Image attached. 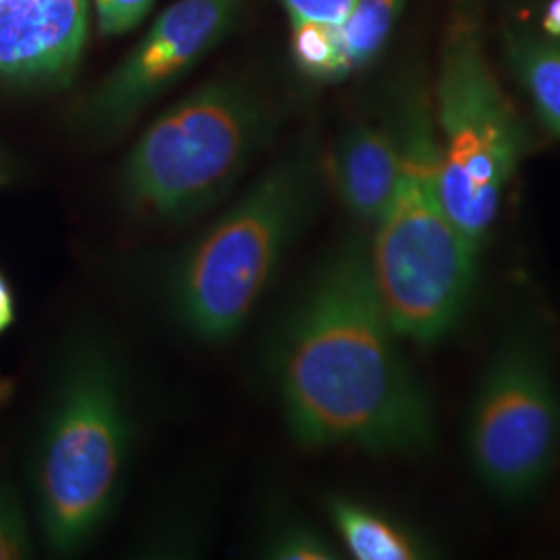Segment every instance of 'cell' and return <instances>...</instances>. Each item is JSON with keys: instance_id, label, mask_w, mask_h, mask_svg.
Returning a JSON list of instances; mask_svg holds the SVG:
<instances>
[{"instance_id": "1", "label": "cell", "mask_w": 560, "mask_h": 560, "mask_svg": "<svg viewBox=\"0 0 560 560\" xmlns=\"http://www.w3.org/2000/svg\"><path fill=\"white\" fill-rule=\"evenodd\" d=\"M368 264L342 241L280 320L270 374L293 441L418 457L436 441L432 402L399 347Z\"/></svg>"}, {"instance_id": "2", "label": "cell", "mask_w": 560, "mask_h": 560, "mask_svg": "<svg viewBox=\"0 0 560 560\" xmlns=\"http://www.w3.org/2000/svg\"><path fill=\"white\" fill-rule=\"evenodd\" d=\"M133 446L125 361L104 332L81 330L62 353L34 465L42 534L55 555L73 557L101 536L125 492Z\"/></svg>"}, {"instance_id": "3", "label": "cell", "mask_w": 560, "mask_h": 560, "mask_svg": "<svg viewBox=\"0 0 560 560\" xmlns=\"http://www.w3.org/2000/svg\"><path fill=\"white\" fill-rule=\"evenodd\" d=\"M316 206L307 152L272 166L166 270L164 301L183 332L203 345L235 339L275 284Z\"/></svg>"}, {"instance_id": "4", "label": "cell", "mask_w": 560, "mask_h": 560, "mask_svg": "<svg viewBox=\"0 0 560 560\" xmlns=\"http://www.w3.org/2000/svg\"><path fill=\"white\" fill-rule=\"evenodd\" d=\"M399 189L368 245L382 307L400 339L436 345L463 320L476 287L478 249L439 194L441 145L430 125L411 119L400 136Z\"/></svg>"}, {"instance_id": "5", "label": "cell", "mask_w": 560, "mask_h": 560, "mask_svg": "<svg viewBox=\"0 0 560 560\" xmlns=\"http://www.w3.org/2000/svg\"><path fill=\"white\" fill-rule=\"evenodd\" d=\"M258 90L212 81L162 113L131 148L120 198L143 224L177 226L222 200L275 133Z\"/></svg>"}, {"instance_id": "6", "label": "cell", "mask_w": 560, "mask_h": 560, "mask_svg": "<svg viewBox=\"0 0 560 560\" xmlns=\"http://www.w3.org/2000/svg\"><path fill=\"white\" fill-rule=\"evenodd\" d=\"M560 397L540 337L511 328L481 372L465 423L471 471L497 501H532L555 471Z\"/></svg>"}, {"instance_id": "7", "label": "cell", "mask_w": 560, "mask_h": 560, "mask_svg": "<svg viewBox=\"0 0 560 560\" xmlns=\"http://www.w3.org/2000/svg\"><path fill=\"white\" fill-rule=\"evenodd\" d=\"M439 120L442 206L451 221L481 245L497 221L504 187L520 164L525 133L467 32H459L444 52Z\"/></svg>"}, {"instance_id": "8", "label": "cell", "mask_w": 560, "mask_h": 560, "mask_svg": "<svg viewBox=\"0 0 560 560\" xmlns=\"http://www.w3.org/2000/svg\"><path fill=\"white\" fill-rule=\"evenodd\" d=\"M240 0H179L171 4L138 48L88 102L85 119L101 136H115L224 38Z\"/></svg>"}, {"instance_id": "9", "label": "cell", "mask_w": 560, "mask_h": 560, "mask_svg": "<svg viewBox=\"0 0 560 560\" xmlns=\"http://www.w3.org/2000/svg\"><path fill=\"white\" fill-rule=\"evenodd\" d=\"M85 36L88 0H0V80L67 78Z\"/></svg>"}, {"instance_id": "10", "label": "cell", "mask_w": 560, "mask_h": 560, "mask_svg": "<svg viewBox=\"0 0 560 560\" xmlns=\"http://www.w3.org/2000/svg\"><path fill=\"white\" fill-rule=\"evenodd\" d=\"M402 161L400 143L368 122H353L332 152V179L349 214L376 224L395 200Z\"/></svg>"}, {"instance_id": "11", "label": "cell", "mask_w": 560, "mask_h": 560, "mask_svg": "<svg viewBox=\"0 0 560 560\" xmlns=\"http://www.w3.org/2000/svg\"><path fill=\"white\" fill-rule=\"evenodd\" d=\"M326 515L353 559L420 560L430 557V546L418 532L368 502L330 494L326 499Z\"/></svg>"}, {"instance_id": "12", "label": "cell", "mask_w": 560, "mask_h": 560, "mask_svg": "<svg viewBox=\"0 0 560 560\" xmlns=\"http://www.w3.org/2000/svg\"><path fill=\"white\" fill-rule=\"evenodd\" d=\"M513 65L541 125L560 138V46L521 44Z\"/></svg>"}, {"instance_id": "13", "label": "cell", "mask_w": 560, "mask_h": 560, "mask_svg": "<svg viewBox=\"0 0 560 560\" xmlns=\"http://www.w3.org/2000/svg\"><path fill=\"white\" fill-rule=\"evenodd\" d=\"M402 0H358L339 27L340 50L347 71L374 59L399 15Z\"/></svg>"}, {"instance_id": "14", "label": "cell", "mask_w": 560, "mask_h": 560, "mask_svg": "<svg viewBox=\"0 0 560 560\" xmlns=\"http://www.w3.org/2000/svg\"><path fill=\"white\" fill-rule=\"evenodd\" d=\"M261 557L275 560H335L339 550L320 529L295 515H277L264 529Z\"/></svg>"}, {"instance_id": "15", "label": "cell", "mask_w": 560, "mask_h": 560, "mask_svg": "<svg viewBox=\"0 0 560 560\" xmlns=\"http://www.w3.org/2000/svg\"><path fill=\"white\" fill-rule=\"evenodd\" d=\"M293 48L301 69L320 80L347 75L339 27L320 21L293 20Z\"/></svg>"}, {"instance_id": "16", "label": "cell", "mask_w": 560, "mask_h": 560, "mask_svg": "<svg viewBox=\"0 0 560 560\" xmlns=\"http://www.w3.org/2000/svg\"><path fill=\"white\" fill-rule=\"evenodd\" d=\"M34 552L32 534L18 492L0 483V560L30 559Z\"/></svg>"}, {"instance_id": "17", "label": "cell", "mask_w": 560, "mask_h": 560, "mask_svg": "<svg viewBox=\"0 0 560 560\" xmlns=\"http://www.w3.org/2000/svg\"><path fill=\"white\" fill-rule=\"evenodd\" d=\"M98 27L104 36H117L136 27L152 9L154 0H94Z\"/></svg>"}, {"instance_id": "18", "label": "cell", "mask_w": 560, "mask_h": 560, "mask_svg": "<svg viewBox=\"0 0 560 560\" xmlns=\"http://www.w3.org/2000/svg\"><path fill=\"white\" fill-rule=\"evenodd\" d=\"M291 20L320 21L340 27L358 0H284Z\"/></svg>"}, {"instance_id": "19", "label": "cell", "mask_w": 560, "mask_h": 560, "mask_svg": "<svg viewBox=\"0 0 560 560\" xmlns=\"http://www.w3.org/2000/svg\"><path fill=\"white\" fill-rule=\"evenodd\" d=\"M15 320V301L7 279L0 272V335H4Z\"/></svg>"}, {"instance_id": "20", "label": "cell", "mask_w": 560, "mask_h": 560, "mask_svg": "<svg viewBox=\"0 0 560 560\" xmlns=\"http://www.w3.org/2000/svg\"><path fill=\"white\" fill-rule=\"evenodd\" d=\"M544 30L552 36H560V0H552L546 18H544Z\"/></svg>"}]
</instances>
